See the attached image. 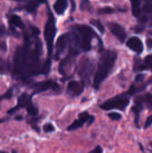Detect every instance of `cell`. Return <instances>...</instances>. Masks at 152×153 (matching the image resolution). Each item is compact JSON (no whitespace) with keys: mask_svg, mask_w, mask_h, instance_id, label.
Returning <instances> with one entry per match:
<instances>
[{"mask_svg":"<svg viewBox=\"0 0 152 153\" xmlns=\"http://www.w3.org/2000/svg\"><path fill=\"white\" fill-rule=\"evenodd\" d=\"M116 59V53L111 50L106 51L99 61L98 70L95 74L94 76V82H93V86L96 90L99 88V85L101 82L108 77V74L112 70L115 62Z\"/></svg>","mask_w":152,"mask_h":153,"instance_id":"cell-1","label":"cell"},{"mask_svg":"<svg viewBox=\"0 0 152 153\" xmlns=\"http://www.w3.org/2000/svg\"><path fill=\"white\" fill-rule=\"evenodd\" d=\"M56 32V23H55V19L52 14H49V18L47 20V22L45 27L44 30V37L45 40L47 42V52H48V59H50V56L52 55L53 51V42L55 39V35Z\"/></svg>","mask_w":152,"mask_h":153,"instance_id":"cell-2","label":"cell"},{"mask_svg":"<svg viewBox=\"0 0 152 153\" xmlns=\"http://www.w3.org/2000/svg\"><path fill=\"white\" fill-rule=\"evenodd\" d=\"M76 29L82 34L81 48L84 51H89L91 48V39L94 37L95 32L87 25H76Z\"/></svg>","mask_w":152,"mask_h":153,"instance_id":"cell-3","label":"cell"},{"mask_svg":"<svg viewBox=\"0 0 152 153\" xmlns=\"http://www.w3.org/2000/svg\"><path fill=\"white\" fill-rule=\"evenodd\" d=\"M128 104H129V100L127 98H115L103 103L100 106V108L104 110H111V109L124 110L128 106Z\"/></svg>","mask_w":152,"mask_h":153,"instance_id":"cell-4","label":"cell"},{"mask_svg":"<svg viewBox=\"0 0 152 153\" xmlns=\"http://www.w3.org/2000/svg\"><path fill=\"white\" fill-rule=\"evenodd\" d=\"M30 105H32L31 102V96H30L28 93H22L21 94V96L18 97L17 99V106L14 107L13 108H11L8 110V114H13L15 111H17L19 108H28Z\"/></svg>","mask_w":152,"mask_h":153,"instance_id":"cell-5","label":"cell"},{"mask_svg":"<svg viewBox=\"0 0 152 153\" xmlns=\"http://www.w3.org/2000/svg\"><path fill=\"white\" fill-rule=\"evenodd\" d=\"M93 120H94V117L90 116L87 112H82L79 115V119L75 120L72 125H70V126L68 127V130L69 131L76 130L82 127L85 122H89V125H90L93 122Z\"/></svg>","mask_w":152,"mask_h":153,"instance_id":"cell-6","label":"cell"},{"mask_svg":"<svg viewBox=\"0 0 152 153\" xmlns=\"http://www.w3.org/2000/svg\"><path fill=\"white\" fill-rule=\"evenodd\" d=\"M108 28L110 30V31L120 40V41H124L125 39V37H126V33H125V29L119 25L118 23H116V22H110L108 23Z\"/></svg>","mask_w":152,"mask_h":153,"instance_id":"cell-7","label":"cell"},{"mask_svg":"<svg viewBox=\"0 0 152 153\" xmlns=\"http://www.w3.org/2000/svg\"><path fill=\"white\" fill-rule=\"evenodd\" d=\"M126 45L130 49H132L133 51H134L138 54H141L143 51V44H142V40L137 37L130 38L127 40Z\"/></svg>","mask_w":152,"mask_h":153,"instance_id":"cell-8","label":"cell"},{"mask_svg":"<svg viewBox=\"0 0 152 153\" xmlns=\"http://www.w3.org/2000/svg\"><path fill=\"white\" fill-rule=\"evenodd\" d=\"M84 89V84L81 82L73 81L70 82L68 84V91L73 96H78L80 95Z\"/></svg>","mask_w":152,"mask_h":153,"instance_id":"cell-9","label":"cell"},{"mask_svg":"<svg viewBox=\"0 0 152 153\" xmlns=\"http://www.w3.org/2000/svg\"><path fill=\"white\" fill-rule=\"evenodd\" d=\"M68 42H69L68 34H63L58 38L57 42H56V56H58L65 49Z\"/></svg>","mask_w":152,"mask_h":153,"instance_id":"cell-10","label":"cell"},{"mask_svg":"<svg viewBox=\"0 0 152 153\" xmlns=\"http://www.w3.org/2000/svg\"><path fill=\"white\" fill-rule=\"evenodd\" d=\"M50 88H59L56 83H53L51 81H47V82H42L39 83H37L34 86L35 91L34 93H39L42 91H46L47 90H49Z\"/></svg>","mask_w":152,"mask_h":153,"instance_id":"cell-11","label":"cell"},{"mask_svg":"<svg viewBox=\"0 0 152 153\" xmlns=\"http://www.w3.org/2000/svg\"><path fill=\"white\" fill-rule=\"evenodd\" d=\"M68 5L67 0H56L54 4V10L57 14H63Z\"/></svg>","mask_w":152,"mask_h":153,"instance_id":"cell-12","label":"cell"},{"mask_svg":"<svg viewBox=\"0 0 152 153\" xmlns=\"http://www.w3.org/2000/svg\"><path fill=\"white\" fill-rule=\"evenodd\" d=\"M132 3V10L134 16H139L141 13V0H130Z\"/></svg>","mask_w":152,"mask_h":153,"instance_id":"cell-13","label":"cell"},{"mask_svg":"<svg viewBox=\"0 0 152 153\" xmlns=\"http://www.w3.org/2000/svg\"><path fill=\"white\" fill-rule=\"evenodd\" d=\"M10 22L15 26V27H18V28H23V23L21 20V18L17 15H13L11 18H10Z\"/></svg>","mask_w":152,"mask_h":153,"instance_id":"cell-14","label":"cell"},{"mask_svg":"<svg viewBox=\"0 0 152 153\" xmlns=\"http://www.w3.org/2000/svg\"><path fill=\"white\" fill-rule=\"evenodd\" d=\"M38 4H38L35 0H34V1H30V2H29V3L26 4L25 8H26V10H27L28 12L33 13V12H35V10L37 9Z\"/></svg>","mask_w":152,"mask_h":153,"instance_id":"cell-15","label":"cell"},{"mask_svg":"<svg viewBox=\"0 0 152 153\" xmlns=\"http://www.w3.org/2000/svg\"><path fill=\"white\" fill-rule=\"evenodd\" d=\"M91 24L92 25H94L95 27H97L98 29H99V30L101 32V33H104L105 32V28H104V26L101 24V22H100V21L99 20H92L91 22Z\"/></svg>","mask_w":152,"mask_h":153,"instance_id":"cell-16","label":"cell"},{"mask_svg":"<svg viewBox=\"0 0 152 153\" xmlns=\"http://www.w3.org/2000/svg\"><path fill=\"white\" fill-rule=\"evenodd\" d=\"M50 66H51V62H50V59H47L46 61V63L44 64V66L42 68V70L40 71L41 74H47L49 73V70H50Z\"/></svg>","mask_w":152,"mask_h":153,"instance_id":"cell-17","label":"cell"},{"mask_svg":"<svg viewBox=\"0 0 152 153\" xmlns=\"http://www.w3.org/2000/svg\"><path fill=\"white\" fill-rule=\"evenodd\" d=\"M13 89L10 88L4 94L0 96V100H11L13 98Z\"/></svg>","mask_w":152,"mask_h":153,"instance_id":"cell-18","label":"cell"},{"mask_svg":"<svg viewBox=\"0 0 152 153\" xmlns=\"http://www.w3.org/2000/svg\"><path fill=\"white\" fill-rule=\"evenodd\" d=\"M27 112H28V114H29L30 116L34 117V116H37V115H38L39 110H38V108L32 104V105H30V106L27 108Z\"/></svg>","mask_w":152,"mask_h":153,"instance_id":"cell-19","label":"cell"},{"mask_svg":"<svg viewBox=\"0 0 152 153\" xmlns=\"http://www.w3.org/2000/svg\"><path fill=\"white\" fill-rule=\"evenodd\" d=\"M144 68H150L152 70V55L146 56L144 60Z\"/></svg>","mask_w":152,"mask_h":153,"instance_id":"cell-20","label":"cell"},{"mask_svg":"<svg viewBox=\"0 0 152 153\" xmlns=\"http://www.w3.org/2000/svg\"><path fill=\"white\" fill-rule=\"evenodd\" d=\"M81 9L82 10H88L90 11L91 9V5L89 0H82V4H81Z\"/></svg>","mask_w":152,"mask_h":153,"instance_id":"cell-21","label":"cell"},{"mask_svg":"<svg viewBox=\"0 0 152 153\" xmlns=\"http://www.w3.org/2000/svg\"><path fill=\"white\" fill-rule=\"evenodd\" d=\"M43 130L46 133H51V132H54L55 131V127H54V126L52 124L47 123V124H45L43 126Z\"/></svg>","mask_w":152,"mask_h":153,"instance_id":"cell-22","label":"cell"},{"mask_svg":"<svg viewBox=\"0 0 152 153\" xmlns=\"http://www.w3.org/2000/svg\"><path fill=\"white\" fill-rule=\"evenodd\" d=\"M108 117L112 120H120L122 118V116L119 114V113H116V112H112V113H109L108 114Z\"/></svg>","mask_w":152,"mask_h":153,"instance_id":"cell-23","label":"cell"},{"mask_svg":"<svg viewBox=\"0 0 152 153\" xmlns=\"http://www.w3.org/2000/svg\"><path fill=\"white\" fill-rule=\"evenodd\" d=\"M142 12L145 13H152V3H148L142 7Z\"/></svg>","mask_w":152,"mask_h":153,"instance_id":"cell-24","label":"cell"},{"mask_svg":"<svg viewBox=\"0 0 152 153\" xmlns=\"http://www.w3.org/2000/svg\"><path fill=\"white\" fill-rule=\"evenodd\" d=\"M114 12V10L110 7H105V8H102L99 11V13H112Z\"/></svg>","mask_w":152,"mask_h":153,"instance_id":"cell-25","label":"cell"},{"mask_svg":"<svg viewBox=\"0 0 152 153\" xmlns=\"http://www.w3.org/2000/svg\"><path fill=\"white\" fill-rule=\"evenodd\" d=\"M151 125H152V116H150V117L147 118L146 122H145V126H144V127H145V128H148V127H150Z\"/></svg>","mask_w":152,"mask_h":153,"instance_id":"cell-26","label":"cell"},{"mask_svg":"<svg viewBox=\"0 0 152 153\" xmlns=\"http://www.w3.org/2000/svg\"><path fill=\"white\" fill-rule=\"evenodd\" d=\"M102 148L100 146H97L93 151H91L90 153H102Z\"/></svg>","mask_w":152,"mask_h":153,"instance_id":"cell-27","label":"cell"},{"mask_svg":"<svg viewBox=\"0 0 152 153\" xmlns=\"http://www.w3.org/2000/svg\"><path fill=\"white\" fill-rule=\"evenodd\" d=\"M146 45L148 47V48L150 49H152V39L151 38H149L146 39Z\"/></svg>","mask_w":152,"mask_h":153,"instance_id":"cell-28","label":"cell"},{"mask_svg":"<svg viewBox=\"0 0 152 153\" xmlns=\"http://www.w3.org/2000/svg\"><path fill=\"white\" fill-rule=\"evenodd\" d=\"M143 79V75L142 74H139L137 77H136V82H142Z\"/></svg>","mask_w":152,"mask_h":153,"instance_id":"cell-29","label":"cell"},{"mask_svg":"<svg viewBox=\"0 0 152 153\" xmlns=\"http://www.w3.org/2000/svg\"><path fill=\"white\" fill-rule=\"evenodd\" d=\"M38 4H43V3H46L47 0H35Z\"/></svg>","mask_w":152,"mask_h":153,"instance_id":"cell-30","label":"cell"},{"mask_svg":"<svg viewBox=\"0 0 152 153\" xmlns=\"http://www.w3.org/2000/svg\"><path fill=\"white\" fill-rule=\"evenodd\" d=\"M15 119H17V120H22V117L20 116V117H16V118H15Z\"/></svg>","mask_w":152,"mask_h":153,"instance_id":"cell-31","label":"cell"},{"mask_svg":"<svg viewBox=\"0 0 152 153\" xmlns=\"http://www.w3.org/2000/svg\"><path fill=\"white\" fill-rule=\"evenodd\" d=\"M13 1H21V2H22V1H27V0H13Z\"/></svg>","mask_w":152,"mask_h":153,"instance_id":"cell-32","label":"cell"},{"mask_svg":"<svg viewBox=\"0 0 152 153\" xmlns=\"http://www.w3.org/2000/svg\"><path fill=\"white\" fill-rule=\"evenodd\" d=\"M4 119H1V120H0V123H1V122H4Z\"/></svg>","mask_w":152,"mask_h":153,"instance_id":"cell-33","label":"cell"},{"mask_svg":"<svg viewBox=\"0 0 152 153\" xmlns=\"http://www.w3.org/2000/svg\"><path fill=\"white\" fill-rule=\"evenodd\" d=\"M0 153H7V152H0Z\"/></svg>","mask_w":152,"mask_h":153,"instance_id":"cell-34","label":"cell"},{"mask_svg":"<svg viewBox=\"0 0 152 153\" xmlns=\"http://www.w3.org/2000/svg\"><path fill=\"white\" fill-rule=\"evenodd\" d=\"M13 153H15V152H13Z\"/></svg>","mask_w":152,"mask_h":153,"instance_id":"cell-35","label":"cell"},{"mask_svg":"<svg viewBox=\"0 0 152 153\" xmlns=\"http://www.w3.org/2000/svg\"><path fill=\"white\" fill-rule=\"evenodd\" d=\"M151 146H152V143H151Z\"/></svg>","mask_w":152,"mask_h":153,"instance_id":"cell-36","label":"cell"},{"mask_svg":"<svg viewBox=\"0 0 152 153\" xmlns=\"http://www.w3.org/2000/svg\"><path fill=\"white\" fill-rule=\"evenodd\" d=\"M151 25H152V22H151Z\"/></svg>","mask_w":152,"mask_h":153,"instance_id":"cell-37","label":"cell"}]
</instances>
